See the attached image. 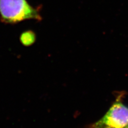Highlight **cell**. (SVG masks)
I'll use <instances>...</instances> for the list:
<instances>
[{
  "label": "cell",
  "instance_id": "obj_2",
  "mask_svg": "<svg viewBox=\"0 0 128 128\" xmlns=\"http://www.w3.org/2000/svg\"><path fill=\"white\" fill-rule=\"evenodd\" d=\"M128 124V108L120 94L106 113L88 128H124Z\"/></svg>",
  "mask_w": 128,
  "mask_h": 128
},
{
  "label": "cell",
  "instance_id": "obj_3",
  "mask_svg": "<svg viewBox=\"0 0 128 128\" xmlns=\"http://www.w3.org/2000/svg\"><path fill=\"white\" fill-rule=\"evenodd\" d=\"M20 42L26 47L30 46L35 43L36 40V35L32 30H27L21 33L19 37Z\"/></svg>",
  "mask_w": 128,
  "mask_h": 128
},
{
  "label": "cell",
  "instance_id": "obj_1",
  "mask_svg": "<svg viewBox=\"0 0 128 128\" xmlns=\"http://www.w3.org/2000/svg\"><path fill=\"white\" fill-rule=\"evenodd\" d=\"M41 9L31 5L28 0H0V19L10 25L27 20L41 21Z\"/></svg>",
  "mask_w": 128,
  "mask_h": 128
},
{
  "label": "cell",
  "instance_id": "obj_4",
  "mask_svg": "<svg viewBox=\"0 0 128 128\" xmlns=\"http://www.w3.org/2000/svg\"><path fill=\"white\" fill-rule=\"evenodd\" d=\"M124 128H128V125H127V126H126Z\"/></svg>",
  "mask_w": 128,
  "mask_h": 128
}]
</instances>
